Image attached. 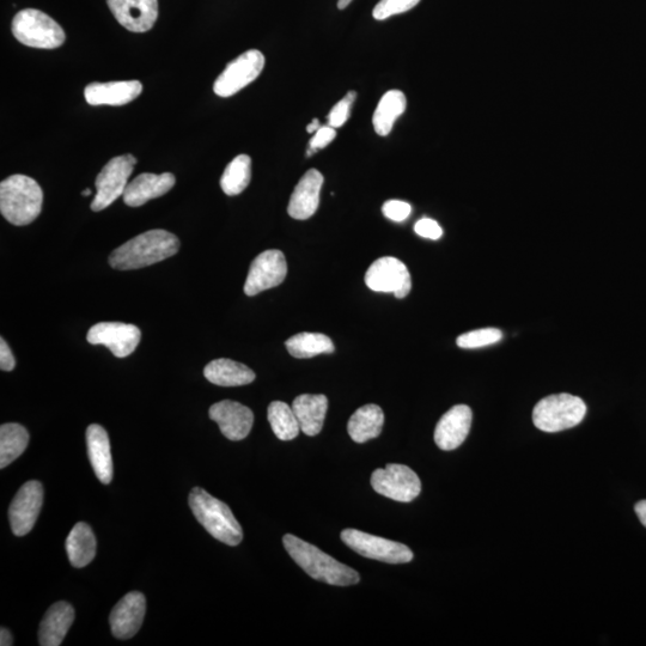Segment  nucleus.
<instances>
[{
    "mask_svg": "<svg viewBox=\"0 0 646 646\" xmlns=\"http://www.w3.org/2000/svg\"><path fill=\"white\" fill-rule=\"evenodd\" d=\"M16 367V359L14 355H12V351L6 343V341L2 338L0 339V369L3 371H12Z\"/></svg>",
    "mask_w": 646,
    "mask_h": 646,
    "instance_id": "39",
    "label": "nucleus"
},
{
    "mask_svg": "<svg viewBox=\"0 0 646 646\" xmlns=\"http://www.w3.org/2000/svg\"><path fill=\"white\" fill-rule=\"evenodd\" d=\"M12 34L21 44L41 50H56L66 40L63 28L45 12L36 9L18 12L12 21Z\"/></svg>",
    "mask_w": 646,
    "mask_h": 646,
    "instance_id": "6",
    "label": "nucleus"
},
{
    "mask_svg": "<svg viewBox=\"0 0 646 646\" xmlns=\"http://www.w3.org/2000/svg\"><path fill=\"white\" fill-rule=\"evenodd\" d=\"M65 545L67 557L75 568H85L96 556L95 535L87 523H77L67 536Z\"/></svg>",
    "mask_w": 646,
    "mask_h": 646,
    "instance_id": "27",
    "label": "nucleus"
},
{
    "mask_svg": "<svg viewBox=\"0 0 646 646\" xmlns=\"http://www.w3.org/2000/svg\"><path fill=\"white\" fill-rule=\"evenodd\" d=\"M283 544L294 562L316 581L337 587H349L361 581V576L356 570L339 563L318 547L298 539L295 535L286 534Z\"/></svg>",
    "mask_w": 646,
    "mask_h": 646,
    "instance_id": "2",
    "label": "nucleus"
},
{
    "mask_svg": "<svg viewBox=\"0 0 646 646\" xmlns=\"http://www.w3.org/2000/svg\"><path fill=\"white\" fill-rule=\"evenodd\" d=\"M91 345H103L118 358H126L137 349L142 332L137 326L124 322H99L89 329Z\"/></svg>",
    "mask_w": 646,
    "mask_h": 646,
    "instance_id": "13",
    "label": "nucleus"
},
{
    "mask_svg": "<svg viewBox=\"0 0 646 646\" xmlns=\"http://www.w3.org/2000/svg\"><path fill=\"white\" fill-rule=\"evenodd\" d=\"M503 338V333L497 328H483L468 332L457 338V346L461 349H480L498 343Z\"/></svg>",
    "mask_w": 646,
    "mask_h": 646,
    "instance_id": "33",
    "label": "nucleus"
},
{
    "mask_svg": "<svg viewBox=\"0 0 646 646\" xmlns=\"http://www.w3.org/2000/svg\"><path fill=\"white\" fill-rule=\"evenodd\" d=\"M587 414V405L578 396L557 394L538 402L533 411V423L541 431L560 432L580 425Z\"/></svg>",
    "mask_w": 646,
    "mask_h": 646,
    "instance_id": "5",
    "label": "nucleus"
},
{
    "mask_svg": "<svg viewBox=\"0 0 646 646\" xmlns=\"http://www.w3.org/2000/svg\"><path fill=\"white\" fill-rule=\"evenodd\" d=\"M209 416L230 441L245 440L254 424L251 408L231 400L219 401L212 405Z\"/></svg>",
    "mask_w": 646,
    "mask_h": 646,
    "instance_id": "15",
    "label": "nucleus"
},
{
    "mask_svg": "<svg viewBox=\"0 0 646 646\" xmlns=\"http://www.w3.org/2000/svg\"><path fill=\"white\" fill-rule=\"evenodd\" d=\"M292 357L298 359L313 358L323 353H333L334 344L331 338L321 333H298L285 343Z\"/></svg>",
    "mask_w": 646,
    "mask_h": 646,
    "instance_id": "30",
    "label": "nucleus"
},
{
    "mask_svg": "<svg viewBox=\"0 0 646 646\" xmlns=\"http://www.w3.org/2000/svg\"><path fill=\"white\" fill-rule=\"evenodd\" d=\"M188 503L195 518L213 538L229 546L241 544L243 539L241 524L227 504L200 487H194Z\"/></svg>",
    "mask_w": 646,
    "mask_h": 646,
    "instance_id": "4",
    "label": "nucleus"
},
{
    "mask_svg": "<svg viewBox=\"0 0 646 646\" xmlns=\"http://www.w3.org/2000/svg\"><path fill=\"white\" fill-rule=\"evenodd\" d=\"M75 621V609L65 601L54 603L41 621L39 644L41 646L62 645L67 632Z\"/></svg>",
    "mask_w": 646,
    "mask_h": 646,
    "instance_id": "23",
    "label": "nucleus"
},
{
    "mask_svg": "<svg viewBox=\"0 0 646 646\" xmlns=\"http://www.w3.org/2000/svg\"><path fill=\"white\" fill-rule=\"evenodd\" d=\"M341 540L364 558L388 564H406L413 560V552L406 545L361 530L345 529L341 533Z\"/></svg>",
    "mask_w": 646,
    "mask_h": 646,
    "instance_id": "8",
    "label": "nucleus"
},
{
    "mask_svg": "<svg viewBox=\"0 0 646 646\" xmlns=\"http://www.w3.org/2000/svg\"><path fill=\"white\" fill-rule=\"evenodd\" d=\"M385 424V413L377 405H365L353 413L347 424L352 441L365 443L379 437Z\"/></svg>",
    "mask_w": 646,
    "mask_h": 646,
    "instance_id": "26",
    "label": "nucleus"
},
{
    "mask_svg": "<svg viewBox=\"0 0 646 646\" xmlns=\"http://www.w3.org/2000/svg\"><path fill=\"white\" fill-rule=\"evenodd\" d=\"M320 127L321 126H320V123H319V119H314L312 121V124L308 125L307 131H308V133H315L316 131H318L320 129Z\"/></svg>",
    "mask_w": 646,
    "mask_h": 646,
    "instance_id": "42",
    "label": "nucleus"
},
{
    "mask_svg": "<svg viewBox=\"0 0 646 646\" xmlns=\"http://www.w3.org/2000/svg\"><path fill=\"white\" fill-rule=\"evenodd\" d=\"M117 21L132 33L149 32L158 18V0H107Z\"/></svg>",
    "mask_w": 646,
    "mask_h": 646,
    "instance_id": "16",
    "label": "nucleus"
},
{
    "mask_svg": "<svg viewBox=\"0 0 646 646\" xmlns=\"http://www.w3.org/2000/svg\"><path fill=\"white\" fill-rule=\"evenodd\" d=\"M288 274V264L285 255L277 249H270L258 255L249 268L245 283V294L257 296L262 291L277 288Z\"/></svg>",
    "mask_w": 646,
    "mask_h": 646,
    "instance_id": "12",
    "label": "nucleus"
},
{
    "mask_svg": "<svg viewBox=\"0 0 646 646\" xmlns=\"http://www.w3.org/2000/svg\"><path fill=\"white\" fill-rule=\"evenodd\" d=\"M337 136V131L331 126H321L318 131L315 132V136L310 142L309 150L307 156L315 154L316 151L326 148L327 145L331 144Z\"/></svg>",
    "mask_w": 646,
    "mask_h": 646,
    "instance_id": "37",
    "label": "nucleus"
},
{
    "mask_svg": "<svg viewBox=\"0 0 646 646\" xmlns=\"http://www.w3.org/2000/svg\"><path fill=\"white\" fill-rule=\"evenodd\" d=\"M371 486L381 496L393 501L410 503L422 492V483L410 467L389 463L371 475Z\"/></svg>",
    "mask_w": 646,
    "mask_h": 646,
    "instance_id": "9",
    "label": "nucleus"
},
{
    "mask_svg": "<svg viewBox=\"0 0 646 646\" xmlns=\"http://www.w3.org/2000/svg\"><path fill=\"white\" fill-rule=\"evenodd\" d=\"M351 2H352V0H339L338 8L340 10H344L345 8H347V6H349L351 4Z\"/></svg>",
    "mask_w": 646,
    "mask_h": 646,
    "instance_id": "43",
    "label": "nucleus"
},
{
    "mask_svg": "<svg viewBox=\"0 0 646 646\" xmlns=\"http://www.w3.org/2000/svg\"><path fill=\"white\" fill-rule=\"evenodd\" d=\"M252 179V160L248 155H240L225 168L221 179V187L229 197L241 194Z\"/></svg>",
    "mask_w": 646,
    "mask_h": 646,
    "instance_id": "32",
    "label": "nucleus"
},
{
    "mask_svg": "<svg viewBox=\"0 0 646 646\" xmlns=\"http://www.w3.org/2000/svg\"><path fill=\"white\" fill-rule=\"evenodd\" d=\"M406 96L400 90H390L382 97L373 117L374 129L381 137L393 130L396 119L406 111Z\"/></svg>",
    "mask_w": 646,
    "mask_h": 646,
    "instance_id": "28",
    "label": "nucleus"
},
{
    "mask_svg": "<svg viewBox=\"0 0 646 646\" xmlns=\"http://www.w3.org/2000/svg\"><path fill=\"white\" fill-rule=\"evenodd\" d=\"M139 81L91 83L84 90L85 101L90 106H124L142 94Z\"/></svg>",
    "mask_w": 646,
    "mask_h": 646,
    "instance_id": "20",
    "label": "nucleus"
},
{
    "mask_svg": "<svg viewBox=\"0 0 646 646\" xmlns=\"http://www.w3.org/2000/svg\"><path fill=\"white\" fill-rule=\"evenodd\" d=\"M414 231H416L419 236L424 237V239L434 241L440 240L443 235V230L440 227V224L430 218L420 219V221L417 222L416 227H414Z\"/></svg>",
    "mask_w": 646,
    "mask_h": 646,
    "instance_id": "38",
    "label": "nucleus"
},
{
    "mask_svg": "<svg viewBox=\"0 0 646 646\" xmlns=\"http://www.w3.org/2000/svg\"><path fill=\"white\" fill-rule=\"evenodd\" d=\"M420 0H380L375 6L373 16L377 21L387 20L394 15L404 14L419 4Z\"/></svg>",
    "mask_w": 646,
    "mask_h": 646,
    "instance_id": "34",
    "label": "nucleus"
},
{
    "mask_svg": "<svg viewBox=\"0 0 646 646\" xmlns=\"http://www.w3.org/2000/svg\"><path fill=\"white\" fill-rule=\"evenodd\" d=\"M356 91H349L343 100H340L328 114V125L333 129H339L350 118L353 102L356 100Z\"/></svg>",
    "mask_w": 646,
    "mask_h": 646,
    "instance_id": "35",
    "label": "nucleus"
},
{
    "mask_svg": "<svg viewBox=\"0 0 646 646\" xmlns=\"http://www.w3.org/2000/svg\"><path fill=\"white\" fill-rule=\"evenodd\" d=\"M136 164V157L132 155L114 157L106 164L95 181L96 195L91 203V210H105L115 200L123 197Z\"/></svg>",
    "mask_w": 646,
    "mask_h": 646,
    "instance_id": "7",
    "label": "nucleus"
},
{
    "mask_svg": "<svg viewBox=\"0 0 646 646\" xmlns=\"http://www.w3.org/2000/svg\"><path fill=\"white\" fill-rule=\"evenodd\" d=\"M323 175L316 169H310L298 182L291 195L288 212L298 221H306L315 215L320 205V193L323 186Z\"/></svg>",
    "mask_w": 646,
    "mask_h": 646,
    "instance_id": "19",
    "label": "nucleus"
},
{
    "mask_svg": "<svg viewBox=\"0 0 646 646\" xmlns=\"http://www.w3.org/2000/svg\"><path fill=\"white\" fill-rule=\"evenodd\" d=\"M365 284L375 292L405 298L412 289L411 274L404 262L392 257L376 260L365 273Z\"/></svg>",
    "mask_w": 646,
    "mask_h": 646,
    "instance_id": "11",
    "label": "nucleus"
},
{
    "mask_svg": "<svg viewBox=\"0 0 646 646\" xmlns=\"http://www.w3.org/2000/svg\"><path fill=\"white\" fill-rule=\"evenodd\" d=\"M145 612L146 600L142 593L132 591L126 594L113 608L109 617L113 636L119 639L136 636L143 625Z\"/></svg>",
    "mask_w": 646,
    "mask_h": 646,
    "instance_id": "17",
    "label": "nucleus"
},
{
    "mask_svg": "<svg viewBox=\"0 0 646 646\" xmlns=\"http://www.w3.org/2000/svg\"><path fill=\"white\" fill-rule=\"evenodd\" d=\"M635 510L639 521H641L643 526L646 528V501L637 503Z\"/></svg>",
    "mask_w": 646,
    "mask_h": 646,
    "instance_id": "41",
    "label": "nucleus"
},
{
    "mask_svg": "<svg viewBox=\"0 0 646 646\" xmlns=\"http://www.w3.org/2000/svg\"><path fill=\"white\" fill-rule=\"evenodd\" d=\"M206 380L221 387H240L251 385L255 373L247 365L231 361V359H215L204 369Z\"/></svg>",
    "mask_w": 646,
    "mask_h": 646,
    "instance_id": "25",
    "label": "nucleus"
},
{
    "mask_svg": "<svg viewBox=\"0 0 646 646\" xmlns=\"http://www.w3.org/2000/svg\"><path fill=\"white\" fill-rule=\"evenodd\" d=\"M44 504V487L40 481L24 484L10 504L9 520L12 533L24 536L32 532Z\"/></svg>",
    "mask_w": 646,
    "mask_h": 646,
    "instance_id": "14",
    "label": "nucleus"
},
{
    "mask_svg": "<svg viewBox=\"0 0 646 646\" xmlns=\"http://www.w3.org/2000/svg\"><path fill=\"white\" fill-rule=\"evenodd\" d=\"M265 67V57L260 51L242 53L231 62L216 79L213 90L221 97L233 96L260 76Z\"/></svg>",
    "mask_w": 646,
    "mask_h": 646,
    "instance_id": "10",
    "label": "nucleus"
},
{
    "mask_svg": "<svg viewBox=\"0 0 646 646\" xmlns=\"http://www.w3.org/2000/svg\"><path fill=\"white\" fill-rule=\"evenodd\" d=\"M29 444V434L21 424L8 423L0 428V468L4 469L18 459Z\"/></svg>",
    "mask_w": 646,
    "mask_h": 646,
    "instance_id": "29",
    "label": "nucleus"
},
{
    "mask_svg": "<svg viewBox=\"0 0 646 646\" xmlns=\"http://www.w3.org/2000/svg\"><path fill=\"white\" fill-rule=\"evenodd\" d=\"M179 249L180 241L174 234L162 229L150 230L115 249L109 264L115 270H139L174 257Z\"/></svg>",
    "mask_w": 646,
    "mask_h": 646,
    "instance_id": "1",
    "label": "nucleus"
},
{
    "mask_svg": "<svg viewBox=\"0 0 646 646\" xmlns=\"http://www.w3.org/2000/svg\"><path fill=\"white\" fill-rule=\"evenodd\" d=\"M382 212L390 221L400 223L406 221L411 215L412 207L405 201L389 200L383 205Z\"/></svg>",
    "mask_w": 646,
    "mask_h": 646,
    "instance_id": "36",
    "label": "nucleus"
},
{
    "mask_svg": "<svg viewBox=\"0 0 646 646\" xmlns=\"http://www.w3.org/2000/svg\"><path fill=\"white\" fill-rule=\"evenodd\" d=\"M473 413L466 405H457L444 414L435 430L437 447L450 452L461 446L471 430Z\"/></svg>",
    "mask_w": 646,
    "mask_h": 646,
    "instance_id": "18",
    "label": "nucleus"
},
{
    "mask_svg": "<svg viewBox=\"0 0 646 646\" xmlns=\"http://www.w3.org/2000/svg\"><path fill=\"white\" fill-rule=\"evenodd\" d=\"M44 192L34 179L12 175L0 184V212L16 227L33 223L40 216Z\"/></svg>",
    "mask_w": 646,
    "mask_h": 646,
    "instance_id": "3",
    "label": "nucleus"
},
{
    "mask_svg": "<svg viewBox=\"0 0 646 646\" xmlns=\"http://www.w3.org/2000/svg\"><path fill=\"white\" fill-rule=\"evenodd\" d=\"M301 431L307 436L319 435L325 423L328 399L322 394H303L292 402Z\"/></svg>",
    "mask_w": 646,
    "mask_h": 646,
    "instance_id": "24",
    "label": "nucleus"
},
{
    "mask_svg": "<svg viewBox=\"0 0 646 646\" xmlns=\"http://www.w3.org/2000/svg\"><path fill=\"white\" fill-rule=\"evenodd\" d=\"M268 422L280 441H292L300 434L301 426L292 407L283 401H273L267 410Z\"/></svg>",
    "mask_w": 646,
    "mask_h": 646,
    "instance_id": "31",
    "label": "nucleus"
},
{
    "mask_svg": "<svg viewBox=\"0 0 646 646\" xmlns=\"http://www.w3.org/2000/svg\"><path fill=\"white\" fill-rule=\"evenodd\" d=\"M82 194L84 195V197H88V195L91 194V190H89V188H87V190L83 191Z\"/></svg>",
    "mask_w": 646,
    "mask_h": 646,
    "instance_id": "44",
    "label": "nucleus"
},
{
    "mask_svg": "<svg viewBox=\"0 0 646 646\" xmlns=\"http://www.w3.org/2000/svg\"><path fill=\"white\" fill-rule=\"evenodd\" d=\"M175 176L172 173L160 175L144 173L137 176L123 195L125 204L130 207H139L148 201L163 197L175 186Z\"/></svg>",
    "mask_w": 646,
    "mask_h": 646,
    "instance_id": "21",
    "label": "nucleus"
},
{
    "mask_svg": "<svg viewBox=\"0 0 646 646\" xmlns=\"http://www.w3.org/2000/svg\"><path fill=\"white\" fill-rule=\"evenodd\" d=\"M0 645H14V638H12L11 632L8 629H5V627H2V630H0Z\"/></svg>",
    "mask_w": 646,
    "mask_h": 646,
    "instance_id": "40",
    "label": "nucleus"
},
{
    "mask_svg": "<svg viewBox=\"0 0 646 646\" xmlns=\"http://www.w3.org/2000/svg\"><path fill=\"white\" fill-rule=\"evenodd\" d=\"M87 446L91 466L97 479L108 485L113 480V459L111 441L101 425L93 424L87 429Z\"/></svg>",
    "mask_w": 646,
    "mask_h": 646,
    "instance_id": "22",
    "label": "nucleus"
}]
</instances>
